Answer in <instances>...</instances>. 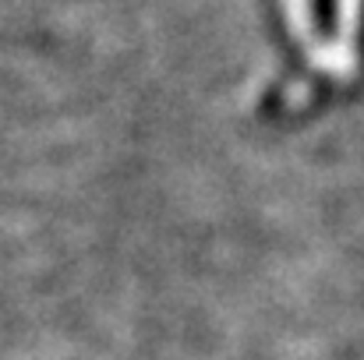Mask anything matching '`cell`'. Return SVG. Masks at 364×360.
Returning <instances> with one entry per match:
<instances>
[{"instance_id": "6da1fadb", "label": "cell", "mask_w": 364, "mask_h": 360, "mask_svg": "<svg viewBox=\"0 0 364 360\" xmlns=\"http://www.w3.org/2000/svg\"><path fill=\"white\" fill-rule=\"evenodd\" d=\"M340 39H336V67L347 71L354 64V36H358V21H361V0H340Z\"/></svg>"}, {"instance_id": "7a4b0ae2", "label": "cell", "mask_w": 364, "mask_h": 360, "mask_svg": "<svg viewBox=\"0 0 364 360\" xmlns=\"http://www.w3.org/2000/svg\"><path fill=\"white\" fill-rule=\"evenodd\" d=\"M283 11H287V21L294 28V36H301L304 46H311V11H308V0H283Z\"/></svg>"}]
</instances>
